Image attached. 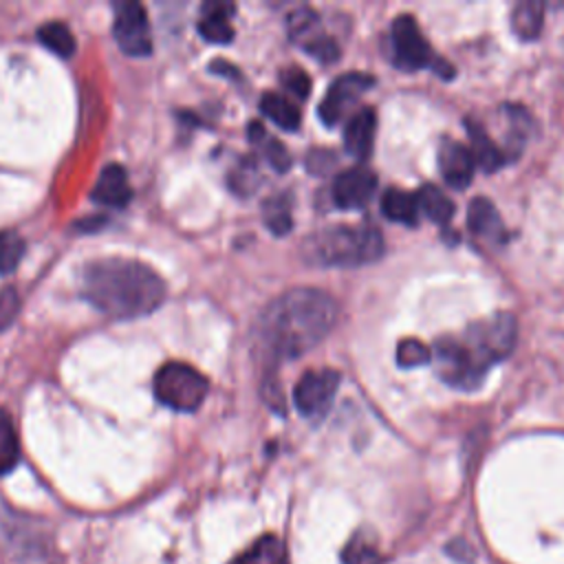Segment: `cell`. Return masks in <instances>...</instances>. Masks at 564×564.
<instances>
[{
    "label": "cell",
    "instance_id": "6da1fadb",
    "mask_svg": "<svg viewBox=\"0 0 564 564\" xmlns=\"http://www.w3.org/2000/svg\"><path fill=\"white\" fill-rule=\"evenodd\" d=\"M337 302L308 286H297L275 297L260 315L256 335L260 350L273 359H295L315 348L337 322Z\"/></svg>",
    "mask_w": 564,
    "mask_h": 564
},
{
    "label": "cell",
    "instance_id": "7a4b0ae2",
    "mask_svg": "<svg viewBox=\"0 0 564 564\" xmlns=\"http://www.w3.org/2000/svg\"><path fill=\"white\" fill-rule=\"evenodd\" d=\"M82 293L106 317L134 319L154 313L167 289L163 278L145 262L101 258L84 269Z\"/></svg>",
    "mask_w": 564,
    "mask_h": 564
},
{
    "label": "cell",
    "instance_id": "3957f363",
    "mask_svg": "<svg viewBox=\"0 0 564 564\" xmlns=\"http://www.w3.org/2000/svg\"><path fill=\"white\" fill-rule=\"evenodd\" d=\"M302 258L313 267H361L383 256V236L370 225H330L302 242Z\"/></svg>",
    "mask_w": 564,
    "mask_h": 564
},
{
    "label": "cell",
    "instance_id": "277c9868",
    "mask_svg": "<svg viewBox=\"0 0 564 564\" xmlns=\"http://www.w3.org/2000/svg\"><path fill=\"white\" fill-rule=\"evenodd\" d=\"M159 403L176 412H194L209 392V381L194 366L183 361H170L161 366L152 381Z\"/></svg>",
    "mask_w": 564,
    "mask_h": 564
},
{
    "label": "cell",
    "instance_id": "5b68a950",
    "mask_svg": "<svg viewBox=\"0 0 564 564\" xmlns=\"http://www.w3.org/2000/svg\"><path fill=\"white\" fill-rule=\"evenodd\" d=\"M482 368H491L511 355L518 341V322L511 313H496L487 319L474 322L460 337Z\"/></svg>",
    "mask_w": 564,
    "mask_h": 564
},
{
    "label": "cell",
    "instance_id": "8992f818",
    "mask_svg": "<svg viewBox=\"0 0 564 564\" xmlns=\"http://www.w3.org/2000/svg\"><path fill=\"white\" fill-rule=\"evenodd\" d=\"M430 352L436 375L456 390H476L487 375V368L476 361V357L460 337H438L432 344Z\"/></svg>",
    "mask_w": 564,
    "mask_h": 564
},
{
    "label": "cell",
    "instance_id": "52a82bcc",
    "mask_svg": "<svg viewBox=\"0 0 564 564\" xmlns=\"http://www.w3.org/2000/svg\"><path fill=\"white\" fill-rule=\"evenodd\" d=\"M390 48H392V62L401 70H419V68H441L438 73L443 77H452V66L447 64H436V55L427 40L423 37L419 22L410 15L403 13L394 18L390 26Z\"/></svg>",
    "mask_w": 564,
    "mask_h": 564
},
{
    "label": "cell",
    "instance_id": "ba28073f",
    "mask_svg": "<svg viewBox=\"0 0 564 564\" xmlns=\"http://www.w3.org/2000/svg\"><path fill=\"white\" fill-rule=\"evenodd\" d=\"M112 33L117 46L130 57H145L152 53V29L148 11L141 2L123 0L115 4Z\"/></svg>",
    "mask_w": 564,
    "mask_h": 564
},
{
    "label": "cell",
    "instance_id": "9c48e42d",
    "mask_svg": "<svg viewBox=\"0 0 564 564\" xmlns=\"http://www.w3.org/2000/svg\"><path fill=\"white\" fill-rule=\"evenodd\" d=\"M339 372L333 368H313L306 370L295 388H293V403L302 416H322L339 388Z\"/></svg>",
    "mask_w": 564,
    "mask_h": 564
},
{
    "label": "cell",
    "instance_id": "30bf717a",
    "mask_svg": "<svg viewBox=\"0 0 564 564\" xmlns=\"http://www.w3.org/2000/svg\"><path fill=\"white\" fill-rule=\"evenodd\" d=\"M375 84V77L368 73H346L337 77L330 86L324 99L319 101L317 115L324 126H335L344 117V112Z\"/></svg>",
    "mask_w": 564,
    "mask_h": 564
},
{
    "label": "cell",
    "instance_id": "8fae6325",
    "mask_svg": "<svg viewBox=\"0 0 564 564\" xmlns=\"http://www.w3.org/2000/svg\"><path fill=\"white\" fill-rule=\"evenodd\" d=\"M377 192V176L364 165L339 172L333 181V203L339 209H359L370 203Z\"/></svg>",
    "mask_w": 564,
    "mask_h": 564
},
{
    "label": "cell",
    "instance_id": "7c38bea8",
    "mask_svg": "<svg viewBox=\"0 0 564 564\" xmlns=\"http://www.w3.org/2000/svg\"><path fill=\"white\" fill-rule=\"evenodd\" d=\"M436 161L443 181L454 189H465L476 172L474 156L467 145L456 139H443L436 150Z\"/></svg>",
    "mask_w": 564,
    "mask_h": 564
},
{
    "label": "cell",
    "instance_id": "4fadbf2b",
    "mask_svg": "<svg viewBox=\"0 0 564 564\" xmlns=\"http://www.w3.org/2000/svg\"><path fill=\"white\" fill-rule=\"evenodd\" d=\"M90 198L104 207H126L132 198V185L126 167H121L119 163L106 165L90 192Z\"/></svg>",
    "mask_w": 564,
    "mask_h": 564
},
{
    "label": "cell",
    "instance_id": "5bb4252c",
    "mask_svg": "<svg viewBox=\"0 0 564 564\" xmlns=\"http://www.w3.org/2000/svg\"><path fill=\"white\" fill-rule=\"evenodd\" d=\"M375 130H377V115L372 108H359L357 112H352V117L344 128L346 152L357 161H366L372 154Z\"/></svg>",
    "mask_w": 564,
    "mask_h": 564
},
{
    "label": "cell",
    "instance_id": "9a60e30c",
    "mask_svg": "<svg viewBox=\"0 0 564 564\" xmlns=\"http://www.w3.org/2000/svg\"><path fill=\"white\" fill-rule=\"evenodd\" d=\"M467 227L474 236L489 240V242H502L505 236V223L496 209V205L489 198L476 196L469 203L467 209Z\"/></svg>",
    "mask_w": 564,
    "mask_h": 564
},
{
    "label": "cell",
    "instance_id": "2e32d148",
    "mask_svg": "<svg viewBox=\"0 0 564 564\" xmlns=\"http://www.w3.org/2000/svg\"><path fill=\"white\" fill-rule=\"evenodd\" d=\"M465 130L469 137L467 148L474 156L476 167H480L485 172H496L505 163V152L496 145V141L487 134V130L478 121L465 119Z\"/></svg>",
    "mask_w": 564,
    "mask_h": 564
},
{
    "label": "cell",
    "instance_id": "e0dca14e",
    "mask_svg": "<svg viewBox=\"0 0 564 564\" xmlns=\"http://www.w3.org/2000/svg\"><path fill=\"white\" fill-rule=\"evenodd\" d=\"M234 13L231 4L225 2H207L203 7V15L198 20V33L203 40L214 44H227L234 40V26L229 22Z\"/></svg>",
    "mask_w": 564,
    "mask_h": 564
},
{
    "label": "cell",
    "instance_id": "ac0fdd59",
    "mask_svg": "<svg viewBox=\"0 0 564 564\" xmlns=\"http://www.w3.org/2000/svg\"><path fill=\"white\" fill-rule=\"evenodd\" d=\"M381 212L388 220L401 223L408 227L419 225V216H421L416 196L412 192H405L399 187H388L381 194Z\"/></svg>",
    "mask_w": 564,
    "mask_h": 564
},
{
    "label": "cell",
    "instance_id": "d6986e66",
    "mask_svg": "<svg viewBox=\"0 0 564 564\" xmlns=\"http://www.w3.org/2000/svg\"><path fill=\"white\" fill-rule=\"evenodd\" d=\"M231 564H289V555L284 542L278 535L269 533L258 538Z\"/></svg>",
    "mask_w": 564,
    "mask_h": 564
},
{
    "label": "cell",
    "instance_id": "ffe728a7",
    "mask_svg": "<svg viewBox=\"0 0 564 564\" xmlns=\"http://www.w3.org/2000/svg\"><path fill=\"white\" fill-rule=\"evenodd\" d=\"M419 212L425 214L436 225H447L454 218V200L441 192L436 185H423L419 192H414Z\"/></svg>",
    "mask_w": 564,
    "mask_h": 564
},
{
    "label": "cell",
    "instance_id": "44dd1931",
    "mask_svg": "<svg viewBox=\"0 0 564 564\" xmlns=\"http://www.w3.org/2000/svg\"><path fill=\"white\" fill-rule=\"evenodd\" d=\"M249 139L253 145H258L264 152V159L275 172H286L291 167V154L284 148V143L275 137H269L264 126L260 121L249 123Z\"/></svg>",
    "mask_w": 564,
    "mask_h": 564
},
{
    "label": "cell",
    "instance_id": "7402d4cb",
    "mask_svg": "<svg viewBox=\"0 0 564 564\" xmlns=\"http://www.w3.org/2000/svg\"><path fill=\"white\" fill-rule=\"evenodd\" d=\"M260 110L280 128L297 130L300 128V108L280 93H264L260 99Z\"/></svg>",
    "mask_w": 564,
    "mask_h": 564
},
{
    "label": "cell",
    "instance_id": "603a6c76",
    "mask_svg": "<svg viewBox=\"0 0 564 564\" xmlns=\"http://www.w3.org/2000/svg\"><path fill=\"white\" fill-rule=\"evenodd\" d=\"M544 4L540 2H518L511 11V29L520 40H535L542 31Z\"/></svg>",
    "mask_w": 564,
    "mask_h": 564
},
{
    "label": "cell",
    "instance_id": "cb8c5ba5",
    "mask_svg": "<svg viewBox=\"0 0 564 564\" xmlns=\"http://www.w3.org/2000/svg\"><path fill=\"white\" fill-rule=\"evenodd\" d=\"M37 40L48 48L53 51L55 55L59 57H70L77 48V42H75V35L73 31L64 24V22H57V20H51V22H44L40 29H37Z\"/></svg>",
    "mask_w": 564,
    "mask_h": 564
},
{
    "label": "cell",
    "instance_id": "d4e9b609",
    "mask_svg": "<svg viewBox=\"0 0 564 564\" xmlns=\"http://www.w3.org/2000/svg\"><path fill=\"white\" fill-rule=\"evenodd\" d=\"M262 220L267 229L273 236H284L293 227V216H291V198L286 194H275L269 196L262 203Z\"/></svg>",
    "mask_w": 564,
    "mask_h": 564
},
{
    "label": "cell",
    "instance_id": "484cf974",
    "mask_svg": "<svg viewBox=\"0 0 564 564\" xmlns=\"http://www.w3.org/2000/svg\"><path fill=\"white\" fill-rule=\"evenodd\" d=\"M20 460V443L13 419L7 410H0V476L9 474Z\"/></svg>",
    "mask_w": 564,
    "mask_h": 564
},
{
    "label": "cell",
    "instance_id": "4316f807",
    "mask_svg": "<svg viewBox=\"0 0 564 564\" xmlns=\"http://www.w3.org/2000/svg\"><path fill=\"white\" fill-rule=\"evenodd\" d=\"M377 560L379 551L375 544V535H366L364 531H357L341 551L344 564H377Z\"/></svg>",
    "mask_w": 564,
    "mask_h": 564
},
{
    "label": "cell",
    "instance_id": "83f0119b",
    "mask_svg": "<svg viewBox=\"0 0 564 564\" xmlns=\"http://www.w3.org/2000/svg\"><path fill=\"white\" fill-rule=\"evenodd\" d=\"M317 24H319V18L313 9L308 7H300L295 11L289 13L286 18V29H289V37L295 40L297 44H306L308 40H313L317 35Z\"/></svg>",
    "mask_w": 564,
    "mask_h": 564
},
{
    "label": "cell",
    "instance_id": "f1b7e54d",
    "mask_svg": "<svg viewBox=\"0 0 564 564\" xmlns=\"http://www.w3.org/2000/svg\"><path fill=\"white\" fill-rule=\"evenodd\" d=\"M24 251H26V242L18 231L13 229L0 231V275L15 271L20 260L24 258Z\"/></svg>",
    "mask_w": 564,
    "mask_h": 564
},
{
    "label": "cell",
    "instance_id": "f546056e",
    "mask_svg": "<svg viewBox=\"0 0 564 564\" xmlns=\"http://www.w3.org/2000/svg\"><path fill=\"white\" fill-rule=\"evenodd\" d=\"M430 361H432V352L423 341L408 337L397 344V364L401 368H416V366H425Z\"/></svg>",
    "mask_w": 564,
    "mask_h": 564
},
{
    "label": "cell",
    "instance_id": "4dcf8cb0",
    "mask_svg": "<svg viewBox=\"0 0 564 564\" xmlns=\"http://www.w3.org/2000/svg\"><path fill=\"white\" fill-rule=\"evenodd\" d=\"M260 170H258V163L251 161L249 156L231 172L229 176V185L234 192L247 196L249 192H253L258 185H260Z\"/></svg>",
    "mask_w": 564,
    "mask_h": 564
},
{
    "label": "cell",
    "instance_id": "1f68e13d",
    "mask_svg": "<svg viewBox=\"0 0 564 564\" xmlns=\"http://www.w3.org/2000/svg\"><path fill=\"white\" fill-rule=\"evenodd\" d=\"M280 84L286 93H291L297 99H306L311 93V77L300 66H286L280 73Z\"/></svg>",
    "mask_w": 564,
    "mask_h": 564
},
{
    "label": "cell",
    "instance_id": "d6a6232c",
    "mask_svg": "<svg viewBox=\"0 0 564 564\" xmlns=\"http://www.w3.org/2000/svg\"><path fill=\"white\" fill-rule=\"evenodd\" d=\"M304 48H306L317 62H322V64H333V62L339 57V46H337V42H335L333 37H328V35H322V33H317L313 40H308V42L304 44Z\"/></svg>",
    "mask_w": 564,
    "mask_h": 564
},
{
    "label": "cell",
    "instance_id": "836d02e7",
    "mask_svg": "<svg viewBox=\"0 0 564 564\" xmlns=\"http://www.w3.org/2000/svg\"><path fill=\"white\" fill-rule=\"evenodd\" d=\"M18 311H20L18 291L13 286H4L0 291V330H4L18 317Z\"/></svg>",
    "mask_w": 564,
    "mask_h": 564
}]
</instances>
